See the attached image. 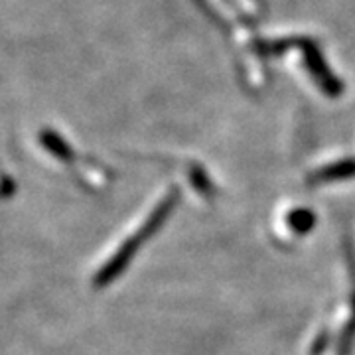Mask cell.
Returning a JSON list of instances; mask_svg holds the SVG:
<instances>
[{"label": "cell", "instance_id": "6da1fadb", "mask_svg": "<svg viewBox=\"0 0 355 355\" xmlns=\"http://www.w3.org/2000/svg\"><path fill=\"white\" fill-rule=\"evenodd\" d=\"M176 203L178 190H170L164 198H162V202L154 207V211L148 216V219L140 225L139 231H137L132 237H128L127 241H125V245L111 257V261L97 272V284H99V286H105V284L113 282V280L127 268L128 263L132 261V257L140 251L142 243L148 241L154 233L162 227V223H164L166 219L170 217V214L174 211Z\"/></svg>", "mask_w": 355, "mask_h": 355}, {"label": "cell", "instance_id": "277c9868", "mask_svg": "<svg viewBox=\"0 0 355 355\" xmlns=\"http://www.w3.org/2000/svg\"><path fill=\"white\" fill-rule=\"evenodd\" d=\"M288 225H291L296 233H306L314 225V214L310 209H296L288 216Z\"/></svg>", "mask_w": 355, "mask_h": 355}, {"label": "cell", "instance_id": "3957f363", "mask_svg": "<svg viewBox=\"0 0 355 355\" xmlns=\"http://www.w3.org/2000/svg\"><path fill=\"white\" fill-rule=\"evenodd\" d=\"M349 270H352V284H354V288H352V318H349V322H347V326H345V330L342 334V340H340V355H347L349 354V349H352V345H354L355 340V266H354V259H349Z\"/></svg>", "mask_w": 355, "mask_h": 355}, {"label": "cell", "instance_id": "7a4b0ae2", "mask_svg": "<svg viewBox=\"0 0 355 355\" xmlns=\"http://www.w3.org/2000/svg\"><path fill=\"white\" fill-rule=\"evenodd\" d=\"M355 176V160H342V162H336V164L328 166L324 170L316 172L312 176L314 184H322V182H336V180H347V178Z\"/></svg>", "mask_w": 355, "mask_h": 355}]
</instances>
